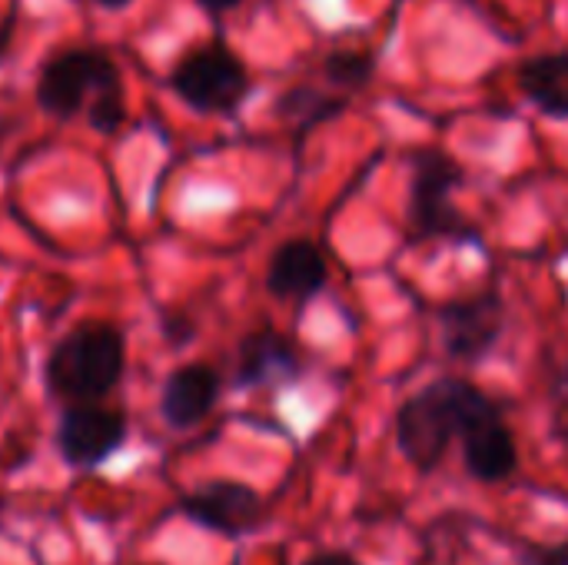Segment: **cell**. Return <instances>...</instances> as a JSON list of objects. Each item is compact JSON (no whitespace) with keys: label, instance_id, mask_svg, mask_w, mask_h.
I'll return each mask as SVG.
<instances>
[{"label":"cell","instance_id":"6da1fadb","mask_svg":"<svg viewBox=\"0 0 568 565\" xmlns=\"http://www.w3.org/2000/svg\"><path fill=\"white\" fill-rule=\"evenodd\" d=\"M489 403V393L459 376H443L423 386L396 413V446L403 460L423 476L436 473L463 426Z\"/></svg>","mask_w":568,"mask_h":565},{"label":"cell","instance_id":"7a4b0ae2","mask_svg":"<svg viewBox=\"0 0 568 565\" xmlns=\"http://www.w3.org/2000/svg\"><path fill=\"white\" fill-rule=\"evenodd\" d=\"M126 366L123 333L106 323H87L67 333L47 356V390L60 400L90 403L106 396Z\"/></svg>","mask_w":568,"mask_h":565},{"label":"cell","instance_id":"3957f363","mask_svg":"<svg viewBox=\"0 0 568 565\" xmlns=\"http://www.w3.org/2000/svg\"><path fill=\"white\" fill-rule=\"evenodd\" d=\"M466 180L463 167L443 150H419L413 157L409 183V240H476V230L453 206V190Z\"/></svg>","mask_w":568,"mask_h":565},{"label":"cell","instance_id":"277c9868","mask_svg":"<svg viewBox=\"0 0 568 565\" xmlns=\"http://www.w3.org/2000/svg\"><path fill=\"white\" fill-rule=\"evenodd\" d=\"M170 83L196 113H233L250 93V73L243 60L223 43L200 47L180 60Z\"/></svg>","mask_w":568,"mask_h":565},{"label":"cell","instance_id":"5b68a950","mask_svg":"<svg viewBox=\"0 0 568 565\" xmlns=\"http://www.w3.org/2000/svg\"><path fill=\"white\" fill-rule=\"evenodd\" d=\"M120 87L116 63L100 50H67L43 63L37 80V103L57 120L77 117L97 93Z\"/></svg>","mask_w":568,"mask_h":565},{"label":"cell","instance_id":"8992f818","mask_svg":"<svg viewBox=\"0 0 568 565\" xmlns=\"http://www.w3.org/2000/svg\"><path fill=\"white\" fill-rule=\"evenodd\" d=\"M180 513L193 526L210 529V533L226 536V539L250 536V533L263 529V523H266V503H263V496L253 486L240 483V480H210V483H200L196 490H190L180 500Z\"/></svg>","mask_w":568,"mask_h":565},{"label":"cell","instance_id":"52a82bcc","mask_svg":"<svg viewBox=\"0 0 568 565\" xmlns=\"http://www.w3.org/2000/svg\"><path fill=\"white\" fill-rule=\"evenodd\" d=\"M436 316H439L443 346L459 363L486 360L506 330V303L496 290L449 300L436 310Z\"/></svg>","mask_w":568,"mask_h":565},{"label":"cell","instance_id":"ba28073f","mask_svg":"<svg viewBox=\"0 0 568 565\" xmlns=\"http://www.w3.org/2000/svg\"><path fill=\"white\" fill-rule=\"evenodd\" d=\"M126 440V420L116 410L77 403L60 416L57 450L73 470H93L110 460Z\"/></svg>","mask_w":568,"mask_h":565},{"label":"cell","instance_id":"9c48e42d","mask_svg":"<svg viewBox=\"0 0 568 565\" xmlns=\"http://www.w3.org/2000/svg\"><path fill=\"white\" fill-rule=\"evenodd\" d=\"M463 443V463L466 473L479 483H506L516 476L519 470V446L516 436L499 410V403L493 400L489 406H483L459 433Z\"/></svg>","mask_w":568,"mask_h":565},{"label":"cell","instance_id":"30bf717a","mask_svg":"<svg viewBox=\"0 0 568 565\" xmlns=\"http://www.w3.org/2000/svg\"><path fill=\"white\" fill-rule=\"evenodd\" d=\"M303 363L296 346L276 330H256L243 336L236 350V386L240 390H266L286 386L300 380Z\"/></svg>","mask_w":568,"mask_h":565},{"label":"cell","instance_id":"8fae6325","mask_svg":"<svg viewBox=\"0 0 568 565\" xmlns=\"http://www.w3.org/2000/svg\"><path fill=\"white\" fill-rule=\"evenodd\" d=\"M220 373L206 363L180 366L166 376L160 393V416L173 430H190L203 423L220 400Z\"/></svg>","mask_w":568,"mask_h":565},{"label":"cell","instance_id":"7c38bea8","mask_svg":"<svg viewBox=\"0 0 568 565\" xmlns=\"http://www.w3.org/2000/svg\"><path fill=\"white\" fill-rule=\"evenodd\" d=\"M329 280L326 256L310 240H286L266 270V290L276 300H310Z\"/></svg>","mask_w":568,"mask_h":565},{"label":"cell","instance_id":"4fadbf2b","mask_svg":"<svg viewBox=\"0 0 568 565\" xmlns=\"http://www.w3.org/2000/svg\"><path fill=\"white\" fill-rule=\"evenodd\" d=\"M523 93L539 107L546 117H568V53H539L519 67Z\"/></svg>","mask_w":568,"mask_h":565},{"label":"cell","instance_id":"5bb4252c","mask_svg":"<svg viewBox=\"0 0 568 565\" xmlns=\"http://www.w3.org/2000/svg\"><path fill=\"white\" fill-rule=\"evenodd\" d=\"M276 110L290 120H296V127L306 133L313 130L316 123H326L329 117H339L346 110V100L343 97H329V93H320L313 87H293L290 93H283V100L276 103Z\"/></svg>","mask_w":568,"mask_h":565},{"label":"cell","instance_id":"9a60e30c","mask_svg":"<svg viewBox=\"0 0 568 565\" xmlns=\"http://www.w3.org/2000/svg\"><path fill=\"white\" fill-rule=\"evenodd\" d=\"M376 73V60L363 50H336L326 57V77L336 87H366Z\"/></svg>","mask_w":568,"mask_h":565},{"label":"cell","instance_id":"2e32d148","mask_svg":"<svg viewBox=\"0 0 568 565\" xmlns=\"http://www.w3.org/2000/svg\"><path fill=\"white\" fill-rule=\"evenodd\" d=\"M87 117H90V127H93V130L113 133V130L123 123V90L113 87V90L97 93V97L87 103Z\"/></svg>","mask_w":568,"mask_h":565},{"label":"cell","instance_id":"e0dca14e","mask_svg":"<svg viewBox=\"0 0 568 565\" xmlns=\"http://www.w3.org/2000/svg\"><path fill=\"white\" fill-rule=\"evenodd\" d=\"M516 565H568V539H562V543L523 539L516 549Z\"/></svg>","mask_w":568,"mask_h":565},{"label":"cell","instance_id":"ac0fdd59","mask_svg":"<svg viewBox=\"0 0 568 565\" xmlns=\"http://www.w3.org/2000/svg\"><path fill=\"white\" fill-rule=\"evenodd\" d=\"M552 426L556 436L568 443V366L552 380Z\"/></svg>","mask_w":568,"mask_h":565},{"label":"cell","instance_id":"d6986e66","mask_svg":"<svg viewBox=\"0 0 568 565\" xmlns=\"http://www.w3.org/2000/svg\"><path fill=\"white\" fill-rule=\"evenodd\" d=\"M303 565H363L359 559H353L349 553H316L310 556Z\"/></svg>","mask_w":568,"mask_h":565},{"label":"cell","instance_id":"ffe728a7","mask_svg":"<svg viewBox=\"0 0 568 565\" xmlns=\"http://www.w3.org/2000/svg\"><path fill=\"white\" fill-rule=\"evenodd\" d=\"M210 13H223V10H233V7H240L243 0H200Z\"/></svg>","mask_w":568,"mask_h":565},{"label":"cell","instance_id":"44dd1931","mask_svg":"<svg viewBox=\"0 0 568 565\" xmlns=\"http://www.w3.org/2000/svg\"><path fill=\"white\" fill-rule=\"evenodd\" d=\"M100 7H106V10H120V7H126L130 0H97Z\"/></svg>","mask_w":568,"mask_h":565}]
</instances>
